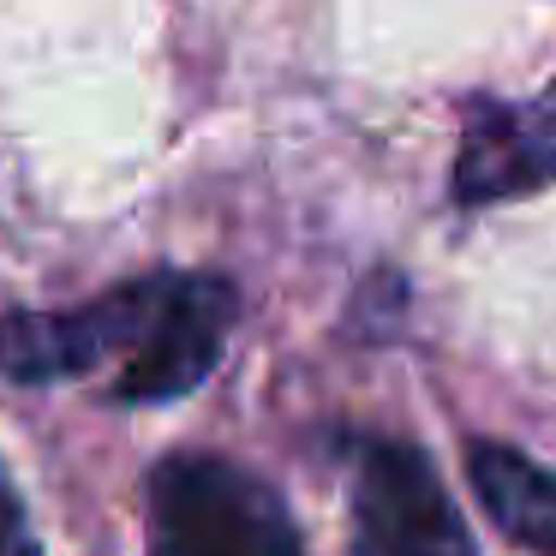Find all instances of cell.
Instances as JSON below:
<instances>
[{"label": "cell", "instance_id": "obj_1", "mask_svg": "<svg viewBox=\"0 0 556 556\" xmlns=\"http://www.w3.org/2000/svg\"><path fill=\"white\" fill-rule=\"evenodd\" d=\"M150 556H305V539L269 479L186 448L150 467Z\"/></svg>", "mask_w": 556, "mask_h": 556}, {"label": "cell", "instance_id": "obj_2", "mask_svg": "<svg viewBox=\"0 0 556 556\" xmlns=\"http://www.w3.org/2000/svg\"><path fill=\"white\" fill-rule=\"evenodd\" d=\"M353 556H479L425 448L365 437L353 455Z\"/></svg>", "mask_w": 556, "mask_h": 556}, {"label": "cell", "instance_id": "obj_3", "mask_svg": "<svg viewBox=\"0 0 556 556\" xmlns=\"http://www.w3.org/2000/svg\"><path fill=\"white\" fill-rule=\"evenodd\" d=\"M240 317V293L222 276H168L162 281L156 317L144 324V336L132 341V353L121 359L114 395L126 407H162L180 401L216 371L228 329Z\"/></svg>", "mask_w": 556, "mask_h": 556}, {"label": "cell", "instance_id": "obj_4", "mask_svg": "<svg viewBox=\"0 0 556 556\" xmlns=\"http://www.w3.org/2000/svg\"><path fill=\"white\" fill-rule=\"evenodd\" d=\"M162 281L168 276L126 281V288L102 293L90 305H73V312L0 317V377H13V383H66V377L109 365L114 353L126 359L132 341L144 336V324L156 317Z\"/></svg>", "mask_w": 556, "mask_h": 556}, {"label": "cell", "instance_id": "obj_5", "mask_svg": "<svg viewBox=\"0 0 556 556\" xmlns=\"http://www.w3.org/2000/svg\"><path fill=\"white\" fill-rule=\"evenodd\" d=\"M556 186V85L539 97H472L460 114V150L448 192L460 210L508 204Z\"/></svg>", "mask_w": 556, "mask_h": 556}, {"label": "cell", "instance_id": "obj_6", "mask_svg": "<svg viewBox=\"0 0 556 556\" xmlns=\"http://www.w3.org/2000/svg\"><path fill=\"white\" fill-rule=\"evenodd\" d=\"M467 479L508 544H520L532 556H556V472L551 467H539L515 443L467 437Z\"/></svg>", "mask_w": 556, "mask_h": 556}, {"label": "cell", "instance_id": "obj_7", "mask_svg": "<svg viewBox=\"0 0 556 556\" xmlns=\"http://www.w3.org/2000/svg\"><path fill=\"white\" fill-rule=\"evenodd\" d=\"M0 556H42L37 532H30V520H25V503H18L13 479H7V467H0Z\"/></svg>", "mask_w": 556, "mask_h": 556}]
</instances>
